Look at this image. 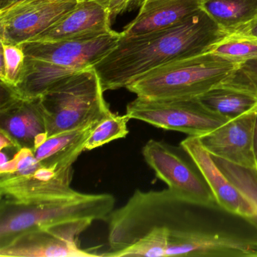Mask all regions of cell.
Listing matches in <instances>:
<instances>
[{
	"label": "cell",
	"mask_w": 257,
	"mask_h": 257,
	"mask_svg": "<svg viewBox=\"0 0 257 257\" xmlns=\"http://www.w3.org/2000/svg\"><path fill=\"white\" fill-rule=\"evenodd\" d=\"M228 36L200 10L167 29L130 38L120 37L93 67L103 91L126 88L159 66L210 52Z\"/></svg>",
	"instance_id": "6da1fadb"
},
{
	"label": "cell",
	"mask_w": 257,
	"mask_h": 257,
	"mask_svg": "<svg viewBox=\"0 0 257 257\" xmlns=\"http://www.w3.org/2000/svg\"><path fill=\"white\" fill-rule=\"evenodd\" d=\"M115 31L95 38L24 43L25 65L20 83L13 87L25 98H37L63 79L93 67L118 43Z\"/></svg>",
	"instance_id": "7a4b0ae2"
},
{
	"label": "cell",
	"mask_w": 257,
	"mask_h": 257,
	"mask_svg": "<svg viewBox=\"0 0 257 257\" xmlns=\"http://www.w3.org/2000/svg\"><path fill=\"white\" fill-rule=\"evenodd\" d=\"M115 202L111 194L79 192L39 201L1 198L0 247L8 244L19 234L34 228L81 219L107 221Z\"/></svg>",
	"instance_id": "3957f363"
},
{
	"label": "cell",
	"mask_w": 257,
	"mask_h": 257,
	"mask_svg": "<svg viewBox=\"0 0 257 257\" xmlns=\"http://www.w3.org/2000/svg\"><path fill=\"white\" fill-rule=\"evenodd\" d=\"M238 64L207 52L159 66L126 88L148 99L195 98L221 85Z\"/></svg>",
	"instance_id": "277c9868"
},
{
	"label": "cell",
	"mask_w": 257,
	"mask_h": 257,
	"mask_svg": "<svg viewBox=\"0 0 257 257\" xmlns=\"http://www.w3.org/2000/svg\"><path fill=\"white\" fill-rule=\"evenodd\" d=\"M94 67L78 72L40 97L48 137L104 119L112 113Z\"/></svg>",
	"instance_id": "5b68a950"
},
{
	"label": "cell",
	"mask_w": 257,
	"mask_h": 257,
	"mask_svg": "<svg viewBox=\"0 0 257 257\" xmlns=\"http://www.w3.org/2000/svg\"><path fill=\"white\" fill-rule=\"evenodd\" d=\"M126 115L166 130L201 137L225 124L227 118L207 109L197 97L148 99L137 97L127 104Z\"/></svg>",
	"instance_id": "8992f818"
},
{
	"label": "cell",
	"mask_w": 257,
	"mask_h": 257,
	"mask_svg": "<svg viewBox=\"0 0 257 257\" xmlns=\"http://www.w3.org/2000/svg\"><path fill=\"white\" fill-rule=\"evenodd\" d=\"M180 149L152 139L143 147L142 154L156 177L177 198L203 207H219L196 165L187 162Z\"/></svg>",
	"instance_id": "52a82bcc"
},
{
	"label": "cell",
	"mask_w": 257,
	"mask_h": 257,
	"mask_svg": "<svg viewBox=\"0 0 257 257\" xmlns=\"http://www.w3.org/2000/svg\"><path fill=\"white\" fill-rule=\"evenodd\" d=\"M93 222L91 219H81L25 231L0 247V256H100L79 246V236Z\"/></svg>",
	"instance_id": "ba28073f"
},
{
	"label": "cell",
	"mask_w": 257,
	"mask_h": 257,
	"mask_svg": "<svg viewBox=\"0 0 257 257\" xmlns=\"http://www.w3.org/2000/svg\"><path fill=\"white\" fill-rule=\"evenodd\" d=\"M76 0H20L0 10L1 41L23 45L73 10Z\"/></svg>",
	"instance_id": "9c48e42d"
},
{
	"label": "cell",
	"mask_w": 257,
	"mask_h": 257,
	"mask_svg": "<svg viewBox=\"0 0 257 257\" xmlns=\"http://www.w3.org/2000/svg\"><path fill=\"white\" fill-rule=\"evenodd\" d=\"M0 131L11 137L20 149L34 150L48 138L40 97L25 98L13 87L1 82Z\"/></svg>",
	"instance_id": "30bf717a"
},
{
	"label": "cell",
	"mask_w": 257,
	"mask_h": 257,
	"mask_svg": "<svg viewBox=\"0 0 257 257\" xmlns=\"http://www.w3.org/2000/svg\"><path fill=\"white\" fill-rule=\"evenodd\" d=\"M180 147L202 174L219 207L251 224L256 216L253 204L221 171L213 156L203 147L199 138L188 137L180 143Z\"/></svg>",
	"instance_id": "8fae6325"
},
{
	"label": "cell",
	"mask_w": 257,
	"mask_h": 257,
	"mask_svg": "<svg viewBox=\"0 0 257 257\" xmlns=\"http://www.w3.org/2000/svg\"><path fill=\"white\" fill-rule=\"evenodd\" d=\"M256 114L255 108L228 120L215 130L198 137L201 144L212 156L244 168H256L253 150Z\"/></svg>",
	"instance_id": "7c38bea8"
},
{
	"label": "cell",
	"mask_w": 257,
	"mask_h": 257,
	"mask_svg": "<svg viewBox=\"0 0 257 257\" xmlns=\"http://www.w3.org/2000/svg\"><path fill=\"white\" fill-rule=\"evenodd\" d=\"M73 176V166L59 171L41 166L27 175H0V195L20 201L67 196L77 192L70 187Z\"/></svg>",
	"instance_id": "4fadbf2b"
},
{
	"label": "cell",
	"mask_w": 257,
	"mask_h": 257,
	"mask_svg": "<svg viewBox=\"0 0 257 257\" xmlns=\"http://www.w3.org/2000/svg\"><path fill=\"white\" fill-rule=\"evenodd\" d=\"M107 8L93 2L79 3L49 29L30 42L70 41L95 38L112 32Z\"/></svg>",
	"instance_id": "5bb4252c"
},
{
	"label": "cell",
	"mask_w": 257,
	"mask_h": 257,
	"mask_svg": "<svg viewBox=\"0 0 257 257\" xmlns=\"http://www.w3.org/2000/svg\"><path fill=\"white\" fill-rule=\"evenodd\" d=\"M201 0H145L137 17L121 33L123 38L171 28L199 11Z\"/></svg>",
	"instance_id": "9a60e30c"
},
{
	"label": "cell",
	"mask_w": 257,
	"mask_h": 257,
	"mask_svg": "<svg viewBox=\"0 0 257 257\" xmlns=\"http://www.w3.org/2000/svg\"><path fill=\"white\" fill-rule=\"evenodd\" d=\"M99 122L48 137L34 149V156L42 166L51 169L59 171L73 166L81 153L85 151V144Z\"/></svg>",
	"instance_id": "2e32d148"
},
{
	"label": "cell",
	"mask_w": 257,
	"mask_h": 257,
	"mask_svg": "<svg viewBox=\"0 0 257 257\" xmlns=\"http://www.w3.org/2000/svg\"><path fill=\"white\" fill-rule=\"evenodd\" d=\"M201 9L229 36L257 19V0H201Z\"/></svg>",
	"instance_id": "e0dca14e"
},
{
	"label": "cell",
	"mask_w": 257,
	"mask_h": 257,
	"mask_svg": "<svg viewBox=\"0 0 257 257\" xmlns=\"http://www.w3.org/2000/svg\"><path fill=\"white\" fill-rule=\"evenodd\" d=\"M197 98L207 109L228 120L257 108L256 97L221 85Z\"/></svg>",
	"instance_id": "ac0fdd59"
},
{
	"label": "cell",
	"mask_w": 257,
	"mask_h": 257,
	"mask_svg": "<svg viewBox=\"0 0 257 257\" xmlns=\"http://www.w3.org/2000/svg\"><path fill=\"white\" fill-rule=\"evenodd\" d=\"M221 171L228 180L251 201L256 210V216L251 225L257 228V169L234 165L228 161L213 156Z\"/></svg>",
	"instance_id": "d6986e66"
},
{
	"label": "cell",
	"mask_w": 257,
	"mask_h": 257,
	"mask_svg": "<svg viewBox=\"0 0 257 257\" xmlns=\"http://www.w3.org/2000/svg\"><path fill=\"white\" fill-rule=\"evenodd\" d=\"M127 115L112 113L100 121L94 127L85 144V151H90L109 144L111 141L124 138L128 135Z\"/></svg>",
	"instance_id": "ffe728a7"
},
{
	"label": "cell",
	"mask_w": 257,
	"mask_h": 257,
	"mask_svg": "<svg viewBox=\"0 0 257 257\" xmlns=\"http://www.w3.org/2000/svg\"><path fill=\"white\" fill-rule=\"evenodd\" d=\"M25 51L22 45L10 44L1 41L0 81L16 87L22 80L25 65Z\"/></svg>",
	"instance_id": "44dd1931"
},
{
	"label": "cell",
	"mask_w": 257,
	"mask_h": 257,
	"mask_svg": "<svg viewBox=\"0 0 257 257\" xmlns=\"http://www.w3.org/2000/svg\"><path fill=\"white\" fill-rule=\"evenodd\" d=\"M210 52L237 63L257 58V40L228 36Z\"/></svg>",
	"instance_id": "7402d4cb"
},
{
	"label": "cell",
	"mask_w": 257,
	"mask_h": 257,
	"mask_svg": "<svg viewBox=\"0 0 257 257\" xmlns=\"http://www.w3.org/2000/svg\"><path fill=\"white\" fill-rule=\"evenodd\" d=\"M221 85L257 98V58L239 63L237 68Z\"/></svg>",
	"instance_id": "603a6c76"
},
{
	"label": "cell",
	"mask_w": 257,
	"mask_h": 257,
	"mask_svg": "<svg viewBox=\"0 0 257 257\" xmlns=\"http://www.w3.org/2000/svg\"><path fill=\"white\" fill-rule=\"evenodd\" d=\"M145 0H109V14L111 22L125 13L141 8Z\"/></svg>",
	"instance_id": "cb8c5ba5"
},
{
	"label": "cell",
	"mask_w": 257,
	"mask_h": 257,
	"mask_svg": "<svg viewBox=\"0 0 257 257\" xmlns=\"http://www.w3.org/2000/svg\"><path fill=\"white\" fill-rule=\"evenodd\" d=\"M230 36H236V37H246V38L257 40V19L248 25L242 27L240 29L237 30L234 34Z\"/></svg>",
	"instance_id": "d4e9b609"
},
{
	"label": "cell",
	"mask_w": 257,
	"mask_h": 257,
	"mask_svg": "<svg viewBox=\"0 0 257 257\" xmlns=\"http://www.w3.org/2000/svg\"><path fill=\"white\" fill-rule=\"evenodd\" d=\"M0 149L1 150L4 149H16L17 151L21 150L17 143L2 131H0Z\"/></svg>",
	"instance_id": "484cf974"
},
{
	"label": "cell",
	"mask_w": 257,
	"mask_h": 257,
	"mask_svg": "<svg viewBox=\"0 0 257 257\" xmlns=\"http://www.w3.org/2000/svg\"><path fill=\"white\" fill-rule=\"evenodd\" d=\"M253 150L254 156H255V163H256L257 168V114L256 118H255V127H254Z\"/></svg>",
	"instance_id": "4316f807"
},
{
	"label": "cell",
	"mask_w": 257,
	"mask_h": 257,
	"mask_svg": "<svg viewBox=\"0 0 257 257\" xmlns=\"http://www.w3.org/2000/svg\"><path fill=\"white\" fill-rule=\"evenodd\" d=\"M76 1L78 3V4H79V3L83 2L97 3V4H100V5L103 6V7H106V8H109V0H76Z\"/></svg>",
	"instance_id": "83f0119b"
},
{
	"label": "cell",
	"mask_w": 257,
	"mask_h": 257,
	"mask_svg": "<svg viewBox=\"0 0 257 257\" xmlns=\"http://www.w3.org/2000/svg\"><path fill=\"white\" fill-rule=\"evenodd\" d=\"M20 0H0V10H4L16 3L19 2Z\"/></svg>",
	"instance_id": "f1b7e54d"
}]
</instances>
